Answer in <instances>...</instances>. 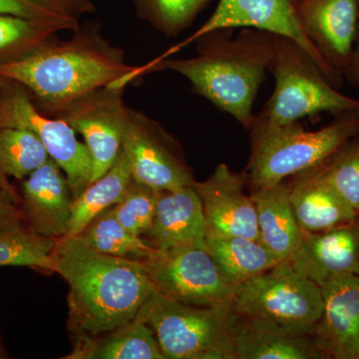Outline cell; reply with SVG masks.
<instances>
[{"instance_id":"484cf974","label":"cell","mask_w":359,"mask_h":359,"mask_svg":"<svg viewBox=\"0 0 359 359\" xmlns=\"http://www.w3.org/2000/svg\"><path fill=\"white\" fill-rule=\"evenodd\" d=\"M77 237L97 252L134 261H140L153 249L123 226L112 208L97 215Z\"/></svg>"},{"instance_id":"f1b7e54d","label":"cell","mask_w":359,"mask_h":359,"mask_svg":"<svg viewBox=\"0 0 359 359\" xmlns=\"http://www.w3.org/2000/svg\"><path fill=\"white\" fill-rule=\"evenodd\" d=\"M59 32L58 26L44 21L0 14V65L25 55Z\"/></svg>"},{"instance_id":"4dcf8cb0","label":"cell","mask_w":359,"mask_h":359,"mask_svg":"<svg viewBox=\"0 0 359 359\" xmlns=\"http://www.w3.org/2000/svg\"><path fill=\"white\" fill-rule=\"evenodd\" d=\"M160 192L132 178L122 199L112 207L116 218L130 233L143 237L152 224Z\"/></svg>"},{"instance_id":"e0dca14e","label":"cell","mask_w":359,"mask_h":359,"mask_svg":"<svg viewBox=\"0 0 359 359\" xmlns=\"http://www.w3.org/2000/svg\"><path fill=\"white\" fill-rule=\"evenodd\" d=\"M285 261L320 285L334 276H359L358 217L332 230L304 233L299 248Z\"/></svg>"},{"instance_id":"7402d4cb","label":"cell","mask_w":359,"mask_h":359,"mask_svg":"<svg viewBox=\"0 0 359 359\" xmlns=\"http://www.w3.org/2000/svg\"><path fill=\"white\" fill-rule=\"evenodd\" d=\"M65 359H165L152 328L135 320L94 337H79Z\"/></svg>"},{"instance_id":"8fae6325","label":"cell","mask_w":359,"mask_h":359,"mask_svg":"<svg viewBox=\"0 0 359 359\" xmlns=\"http://www.w3.org/2000/svg\"><path fill=\"white\" fill-rule=\"evenodd\" d=\"M244 27L257 28L294 40L318 63L330 83L339 89L344 83V79L330 69L302 29L294 0H219L214 13L199 29L158 58L171 57L187 45L212 30Z\"/></svg>"},{"instance_id":"2e32d148","label":"cell","mask_w":359,"mask_h":359,"mask_svg":"<svg viewBox=\"0 0 359 359\" xmlns=\"http://www.w3.org/2000/svg\"><path fill=\"white\" fill-rule=\"evenodd\" d=\"M73 201L67 177L52 158L26 177L21 185V210L26 224L45 237H65Z\"/></svg>"},{"instance_id":"1f68e13d","label":"cell","mask_w":359,"mask_h":359,"mask_svg":"<svg viewBox=\"0 0 359 359\" xmlns=\"http://www.w3.org/2000/svg\"><path fill=\"white\" fill-rule=\"evenodd\" d=\"M0 14L44 21L58 26L61 30L75 32L80 26L79 18L47 0H0Z\"/></svg>"},{"instance_id":"d6a6232c","label":"cell","mask_w":359,"mask_h":359,"mask_svg":"<svg viewBox=\"0 0 359 359\" xmlns=\"http://www.w3.org/2000/svg\"><path fill=\"white\" fill-rule=\"evenodd\" d=\"M25 221L22 210L6 192L0 190V228Z\"/></svg>"},{"instance_id":"4fadbf2b","label":"cell","mask_w":359,"mask_h":359,"mask_svg":"<svg viewBox=\"0 0 359 359\" xmlns=\"http://www.w3.org/2000/svg\"><path fill=\"white\" fill-rule=\"evenodd\" d=\"M247 178L222 163L194 189L204 212L207 237H245L259 240L256 205L245 193Z\"/></svg>"},{"instance_id":"30bf717a","label":"cell","mask_w":359,"mask_h":359,"mask_svg":"<svg viewBox=\"0 0 359 359\" xmlns=\"http://www.w3.org/2000/svg\"><path fill=\"white\" fill-rule=\"evenodd\" d=\"M123 150L132 177L158 191L194 187L196 180L183 149L162 125L139 111L127 108Z\"/></svg>"},{"instance_id":"8d00e7d4","label":"cell","mask_w":359,"mask_h":359,"mask_svg":"<svg viewBox=\"0 0 359 359\" xmlns=\"http://www.w3.org/2000/svg\"><path fill=\"white\" fill-rule=\"evenodd\" d=\"M358 219H359V215H358Z\"/></svg>"},{"instance_id":"9a60e30c","label":"cell","mask_w":359,"mask_h":359,"mask_svg":"<svg viewBox=\"0 0 359 359\" xmlns=\"http://www.w3.org/2000/svg\"><path fill=\"white\" fill-rule=\"evenodd\" d=\"M323 309L311 337L325 359H359V276L320 285Z\"/></svg>"},{"instance_id":"3957f363","label":"cell","mask_w":359,"mask_h":359,"mask_svg":"<svg viewBox=\"0 0 359 359\" xmlns=\"http://www.w3.org/2000/svg\"><path fill=\"white\" fill-rule=\"evenodd\" d=\"M223 28L196 40L197 55L185 59L155 58L138 66L140 77L171 70L188 79L193 91L249 130L257 92L275 53L276 34L257 29Z\"/></svg>"},{"instance_id":"cb8c5ba5","label":"cell","mask_w":359,"mask_h":359,"mask_svg":"<svg viewBox=\"0 0 359 359\" xmlns=\"http://www.w3.org/2000/svg\"><path fill=\"white\" fill-rule=\"evenodd\" d=\"M132 178L128 158L122 147L114 165L73 201L72 214L65 237H77L97 215L117 204L126 192Z\"/></svg>"},{"instance_id":"83f0119b","label":"cell","mask_w":359,"mask_h":359,"mask_svg":"<svg viewBox=\"0 0 359 359\" xmlns=\"http://www.w3.org/2000/svg\"><path fill=\"white\" fill-rule=\"evenodd\" d=\"M309 172L327 182L359 215V132L327 162Z\"/></svg>"},{"instance_id":"9c48e42d","label":"cell","mask_w":359,"mask_h":359,"mask_svg":"<svg viewBox=\"0 0 359 359\" xmlns=\"http://www.w3.org/2000/svg\"><path fill=\"white\" fill-rule=\"evenodd\" d=\"M139 262L158 292L174 301L197 306L233 304L236 287L205 248L151 249Z\"/></svg>"},{"instance_id":"ac0fdd59","label":"cell","mask_w":359,"mask_h":359,"mask_svg":"<svg viewBox=\"0 0 359 359\" xmlns=\"http://www.w3.org/2000/svg\"><path fill=\"white\" fill-rule=\"evenodd\" d=\"M207 228L194 187L161 191L150 229L142 237L153 249L205 248Z\"/></svg>"},{"instance_id":"7a4b0ae2","label":"cell","mask_w":359,"mask_h":359,"mask_svg":"<svg viewBox=\"0 0 359 359\" xmlns=\"http://www.w3.org/2000/svg\"><path fill=\"white\" fill-rule=\"evenodd\" d=\"M52 259L69 287L68 327L74 339L133 323L157 290L140 262L97 252L78 237L59 238Z\"/></svg>"},{"instance_id":"4316f807","label":"cell","mask_w":359,"mask_h":359,"mask_svg":"<svg viewBox=\"0 0 359 359\" xmlns=\"http://www.w3.org/2000/svg\"><path fill=\"white\" fill-rule=\"evenodd\" d=\"M49 158L43 143L32 132L0 128V170L6 176L25 180Z\"/></svg>"},{"instance_id":"5b68a950","label":"cell","mask_w":359,"mask_h":359,"mask_svg":"<svg viewBox=\"0 0 359 359\" xmlns=\"http://www.w3.org/2000/svg\"><path fill=\"white\" fill-rule=\"evenodd\" d=\"M136 318L152 328L165 359H235L238 313L231 306H190L156 290Z\"/></svg>"},{"instance_id":"52a82bcc","label":"cell","mask_w":359,"mask_h":359,"mask_svg":"<svg viewBox=\"0 0 359 359\" xmlns=\"http://www.w3.org/2000/svg\"><path fill=\"white\" fill-rule=\"evenodd\" d=\"M233 309L238 314L311 335L323 313L320 285L283 261L266 273L236 285Z\"/></svg>"},{"instance_id":"8992f818","label":"cell","mask_w":359,"mask_h":359,"mask_svg":"<svg viewBox=\"0 0 359 359\" xmlns=\"http://www.w3.org/2000/svg\"><path fill=\"white\" fill-rule=\"evenodd\" d=\"M269 72L276 86L261 113L276 124L359 109V100L344 95L330 83L308 52L289 37L276 35Z\"/></svg>"},{"instance_id":"277c9868","label":"cell","mask_w":359,"mask_h":359,"mask_svg":"<svg viewBox=\"0 0 359 359\" xmlns=\"http://www.w3.org/2000/svg\"><path fill=\"white\" fill-rule=\"evenodd\" d=\"M250 157L245 178L252 191L278 185L320 167L359 132V109L335 115L318 130L301 121L276 124L262 113L249 128Z\"/></svg>"},{"instance_id":"7c38bea8","label":"cell","mask_w":359,"mask_h":359,"mask_svg":"<svg viewBox=\"0 0 359 359\" xmlns=\"http://www.w3.org/2000/svg\"><path fill=\"white\" fill-rule=\"evenodd\" d=\"M122 92L103 87L53 116L65 120L83 138L92 160L91 183L114 165L121 152L128 108L123 102Z\"/></svg>"},{"instance_id":"f546056e","label":"cell","mask_w":359,"mask_h":359,"mask_svg":"<svg viewBox=\"0 0 359 359\" xmlns=\"http://www.w3.org/2000/svg\"><path fill=\"white\" fill-rule=\"evenodd\" d=\"M212 0H133L137 14L156 30L174 37L187 29Z\"/></svg>"},{"instance_id":"e575fe53","label":"cell","mask_w":359,"mask_h":359,"mask_svg":"<svg viewBox=\"0 0 359 359\" xmlns=\"http://www.w3.org/2000/svg\"><path fill=\"white\" fill-rule=\"evenodd\" d=\"M342 77L349 86L359 92V23L358 37H356L348 63H347L346 69L342 73Z\"/></svg>"},{"instance_id":"ffe728a7","label":"cell","mask_w":359,"mask_h":359,"mask_svg":"<svg viewBox=\"0 0 359 359\" xmlns=\"http://www.w3.org/2000/svg\"><path fill=\"white\" fill-rule=\"evenodd\" d=\"M235 359H325L311 335L238 314Z\"/></svg>"},{"instance_id":"d590c367","label":"cell","mask_w":359,"mask_h":359,"mask_svg":"<svg viewBox=\"0 0 359 359\" xmlns=\"http://www.w3.org/2000/svg\"><path fill=\"white\" fill-rule=\"evenodd\" d=\"M0 190L6 192L7 195H8L9 197L16 203V204H20V194L18 193V191L14 188L13 184L9 182L8 177L2 173L1 170H0Z\"/></svg>"},{"instance_id":"5bb4252c","label":"cell","mask_w":359,"mask_h":359,"mask_svg":"<svg viewBox=\"0 0 359 359\" xmlns=\"http://www.w3.org/2000/svg\"><path fill=\"white\" fill-rule=\"evenodd\" d=\"M294 6L306 36L330 69L344 79L358 37L359 0H294Z\"/></svg>"},{"instance_id":"6da1fadb","label":"cell","mask_w":359,"mask_h":359,"mask_svg":"<svg viewBox=\"0 0 359 359\" xmlns=\"http://www.w3.org/2000/svg\"><path fill=\"white\" fill-rule=\"evenodd\" d=\"M69 40L56 35L36 48L0 65V77L25 87L44 114L53 117L103 87L124 89L137 66L104 39L96 25H80Z\"/></svg>"},{"instance_id":"836d02e7","label":"cell","mask_w":359,"mask_h":359,"mask_svg":"<svg viewBox=\"0 0 359 359\" xmlns=\"http://www.w3.org/2000/svg\"><path fill=\"white\" fill-rule=\"evenodd\" d=\"M47 1L77 18H81L84 14L94 13L96 11V7L92 0H47Z\"/></svg>"},{"instance_id":"d4e9b609","label":"cell","mask_w":359,"mask_h":359,"mask_svg":"<svg viewBox=\"0 0 359 359\" xmlns=\"http://www.w3.org/2000/svg\"><path fill=\"white\" fill-rule=\"evenodd\" d=\"M59 238L45 237L25 221L0 228V266H26L55 273L52 252Z\"/></svg>"},{"instance_id":"44dd1931","label":"cell","mask_w":359,"mask_h":359,"mask_svg":"<svg viewBox=\"0 0 359 359\" xmlns=\"http://www.w3.org/2000/svg\"><path fill=\"white\" fill-rule=\"evenodd\" d=\"M250 197L256 205L259 241L280 261L290 259L304 233L290 204L289 183L257 189Z\"/></svg>"},{"instance_id":"d6986e66","label":"cell","mask_w":359,"mask_h":359,"mask_svg":"<svg viewBox=\"0 0 359 359\" xmlns=\"http://www.w3.org/2000/svg\"><path fill=\"white\" fill-rule=\"evenodd\" d=\"M290 200L302 233H320L353 223L358 212L332 186L309 172L292 177Z\"/></svg>"},{"instance_id":"ba28073f","label":"cell","mask_w":359,"mask_h":359,"mask_svg":"<svg viewBox=\"0 0 359 359\" xmlns=\"http://www.w3.org/2000/svg\"><path fill=\"white\" fill-rule=\"evenodd\" d=\"M0 128L27 130L43 143L50 158L65 171L73 197L91 183L92 160L76 132L62 119L44 114L25 87L0 77Z\"/></svg>"},{"instance_id":"603a6c76","label":"cell","mask_w":359,"mask_h":359,"mask_svg":"<svg viewBox=\"0 0 359 359\" xmlns=\"http://www.w3.org/2000/svg\"><path fill=\"white\" fill-rule=\"evenodd\" d=\"M205 249L211 255L224 278L235 287L283 262L261 241L250 238L207 237Z\"/></svg>"}]
</instances>
